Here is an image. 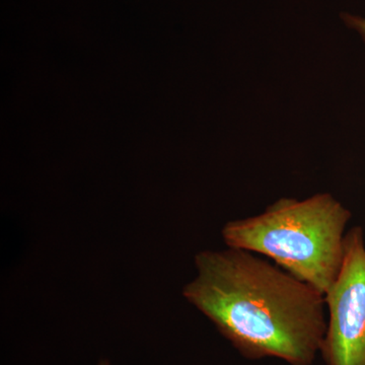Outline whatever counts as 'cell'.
Instances as JSON below:
<instances>
[{
  "label": "cell",
  "instance_id": "obj_5",
  "mask_svg": "<svg viewBox=\"0 0 365 365\" xmlns=\"http://www.w3.org/2000/svg\"><path fill=\"white\" fill-rule=\"evenodd\" d=\"M100 365H110V364H109V362L106 361V360H104V361L101 362Z\"/></svg>",
  "mask_w": 365,
  "mask_h": 365
},
{
  "label": "cell",
  "instance_id": "obj_3",
  "mask_svg": "<svg viewBox=\"0 0 365 365\" xmlns=\"http://www.w3.org/2000/svg\"><path fill=\"white\" fill-rule=\"evenodd\" d=\"M325 302L329 319L319 352L327 365H365V244L360 227L345 235L342 265Z\"/></svg>",
  "mask_w": 365,
  "mask_h": 365
},
{
  "label": "cell",
  "instance_id": "obj_4",
  "mask_svg": "<svg viewBox=\"0 0 365 365\" xmlns=\"http://www.w3.org/2000/svg\"><path fill=\"white\" fill-rule=\"evenodd\" d=\"M345 21H347L348 25L351 26L352 28L356 29L365 41V20L364 19L356 18V16H345Z\"/></svg>",
  "mask_w": 365,
  "mask_h": 365
},
{
  "label": "cell",
  "instance_id": "obj_2",
  "mask_svg": "<svg viewBox=\"0 0 365 365\" xmlns=\"http://www.w3.org/2000/svg\"><path fill=\"white\" fill-rule=\"evenodd\" d=\"M350 217L330 194L282 198L260 215L227 222L222 235L228 248L263 255L325 297L342 265Z\"/></svg>",
  "mask_w": 365,
  "mask_h": 365
},
{
  "label": "cell",
  "instance_id": "obj_1",
  "mask_svg": "<svg viewBox=\"0 0 365 365\" xmlns=\"http://www.w3.org/2000/svg\"><path fill=\"white\" fill-rule=\"evenodd\" d=\"M182 297L248 359L312 365L327 330L325 297L252 252H199Z\"/></svg>",
  "mask_w": 365,
  "mask_h": 365
}]
</instances>
